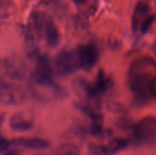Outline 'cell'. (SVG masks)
<instances>
[{
	"label": "cell",
	"mask_w": 156,
	"mask_h": 155,
	"mask_svg": "<svg viewBox=\"0 0 156 155\" xmlns=\"http://www.w3.org/2000/svg\"><path fill=\"white\" fill-rule=\"evenodd\" d=\"M28 41L42 38L49 47H56L60 40L59 31L52 18L45 13L36 12L31 16L27 28Z\"/></svg>",
	"instance_id": "7a4b0ae2"
},
{
	"label": "cell",
	"mask_w": 156,
	"mask_h": 155,
	"mask_svg": "<svg viewBox=\"0 0 156 155\" xmlns=\"http://www.w3.org/2000/svg\"><path fill=\"white\" fill-rule=\"evenodd\" d=\"M27 67L23 60L16 58H10L5 60L3 65V74L6 79L22 82L27 77Z\"/></svg>",
	"instance_id": "ba28073f"
},
{
	"label": "cell",
	"mask_w": 156,
	"mask_h": 155,
	"mask_svg": "<svg viewBox=\"0 0 156 155\" xmlns=\"http://www.w3.org/2000/svg\"><path fill=\"white\" fill-rule=\"evenodd\" d=\"M55 155H80V153L76 146L72 144H63L56 150Z\"/></svg>",
	"instance_id": "4fadbf2b"
},
{
	"label": "cell",
	"mask_w": 156,
	"mask_h": 155,
	"mask_svg": "<svg viewBox=\"0 0 156 155\" xmlns=\"http://www.w3.org/2000/svg\"><path fill=\"white\" fill-rule=\"evenodd\" d=\"M154 20V16L151 13L149 5L144 1L138 2L134 7L132 18L133 31L135 34H145L149 30Z\"/></svg>",
	"instance_id": "5b68a950"
},
{
	"label": "cell",
	"mask_w": 156,
	"mask_h": 155,
	"mask_svg": "<svg viewBox=\"0 0 156 155\" xmlns=\"http://www.w3.org/2000/svg\"><path fill=\"white\" fill-rule=\"evenodd\" d=\"M133 137L139 143H148L156 138V117L148 116L133 127Z\"/></svg>",
	"instance_id": "52a82bcc"
},
{
	"label": "cell",
	"mask_w": 156,
	"mask_h": 155,
	"mask_svg": "<svg viewBox=\"0 0 156 155\" xmlns=\"http://www.w3.org/2000/svg\"><path fill=\"white\" fill-rule=\"evenodd\" d=\"M4 155H19V153H16V152H14V151H8Z\"/></svg>",
	"instance_id": "e0dca14e"
},
{
	"label": "cell",
	"mask_w": 156,
	"mask_h": 155,
	"mask_svg": "<svg viewBox=\"0 0 156 155\" xmlns=\"http://www.w3.org/2000/svg\"><path fill=\"white\" fill-rule=\"evenodd\" d=\"M153 50H154V54H155V55H156V42H155V44L154 45V47H153Z\"/></svg>",
	"instance_id": "ac0fdd59"
},
{
	"label": "cell",
	"mask_w": 156,
	"mask_h": 155,
	"mask_svg": "<svg viewBox=\"0 0 156 155\" xmlns=\"http://www.w3.org/2000/svg\"><path fill=\"white\" fill-rule=\"evenodd\" d=\"M73 1L77 5H88L91 0H71Z\"/></svg>",
	"instance_id": "2e32d148"
},
{
	"label": "cell",
	"mask_w": 156,
	"mask_h": 155,
	"mask_svg": "<svg viewBox=\"0 0 156 155\" xmlns=\"http://www.w3.org/2000/svg\"><path fill=\"white\" fill-rule=\"evenodd\" d=\"M77 53L81 69L90 70L98 62L99 50L93 44L81 45L77 48Z\"/></svg>",
	"instance_id": "9c48e42d"
},
{
	"label": "cell",
	"mask_w": 156,
	"mask_h": 155,
	"mask_svg": "<svg viewBox=\"0 0 156 155\" xmlns=\"http://www.w3.org/2000/svg\"><path fill=\"white\" fill-rule=\"evenodd\" d=\"M12 144L16 146H21L26 149L30 150H44L50 146V143L41 138H23V139H17L11 143Z\"/></svg>",
	"instance_id": "7c38bea8"
},
{
	"label": "cell",
	"mask_w": 156,
	"mask_h": 155,
	"mask_svg": "<svg viewBox=\"0 0 156 155\" xmlns=\"http://www.w3.org/2000/svg\"><path fill=\"white\" fill-rule=\"evenodd\" d=\"M9 126L15 132H27L33 128L34 122L28 113L18 112L10 118Z\"/></svg>",
	"instance_id": "8fae6325"
},
{
	"label": "cell",
	"mask_w": 156,
	"mask_h": 155,
	"mask_svg": "<svg viewBox=\"0 0 156 155\" xmlns=\"http://www.w3.org/2000/svg\"><path fill=\"white\" fill-rule=\"evenodd\" d=\"M127 144H128L127 141H125L123 139H115L110 143L108 150L110 152H116V151L124 149L127 146Z\"/></svg>",
	"instance_id": "5bb4252c"
},
{
	"label": "cell",
	"mask_w": 156,
	"mask_h": 155,
	"mask_svg": "<svg viewBox=\"0 0 156 155\" xmlns=\"http://www.w3.org/2000/svg\"><path fill=\"white\" fill-rule=\"evenodd\" d=\"M36 63L31 74L33 82L32 90L34 93L40 90H57V87L53 81V70L50 61L44 55H36Z\"/></svg>",
	"instance_id": "3957f363"
},
{
	"label": "cell",
	"mask_w": 156,
	"mask_h": 155,
	"mask_svg": "<svg viewBox=\"0 0 156 155\" xmlns=\"http://www.w3.org/2000/svg\"><path fill=\"white\" fill-rule=\"evenodd\" d=\"M54 67L57 73L61 76L70 75L77 70L81 69L77 49L60 51L56 56Z\"/></svg>",
	"instance_id": "8992f818"
},
{
	"label": "cell",
	"mask_w": 156,
	"mask_h": 155,
	"mask_svg": "<svg viewBox=\"0 0 156 155\" xmlns=\"http://www.w3.org/2000/svg\"><path fill=\"white\" fill-rule=\"evenodd\" d=\"M128 85L137 103L144 105L155 100V61L149 58L133 61L128 72Z\"/></svg>",
	"instance_id": "6da1fadb"
},
{
	"label": "cell",
	"mask_w": 156,
	"mask_h": 155,
	"mask_svg": "<svg viewBox=\"0 0 156 155\" xmlns=\"http://www.w3.org/2000/svg\"><path fill=\"white\" fill-rule=\"evenodd\" d=\"M2 122H3V116L0 117V126L2 124ZM11 142H9L8 140H6L5 138H4L1 133H0V153L2 152H6L8 150V148L10 147L11 145Z\"/></svg>",
	"instance_id": "9a60e30c"
},
{
	"label": "cell",
	"mask_w": 156,
	"mask_h": 155,
	"mask_svg": "<svg viewBox=\"0 0 156 155\" xmlns=\"http://www.w3.org/2000/svg\"><path fill=\"white\" fill-rule=\"evenodd\" d=\"M0 75V102L5 105L22 103L27 97V91L20 84Z\"/></svg>",
	"instance_id": "277c9868"
},
{
	"label": "cell",
	"mask_w": 156,
	"mask_h": 155,
	"mask_svg": "<svg viewBox=\"0 0 156 155\" xmlns=\"http://www.w3.org/2000/svg\"><path fill=\"white\" fill-rule=\"evenodd\" d=\"M111 85L112 82L110 79L102 71H101L98 74L95 80L92 83L87 84L84 87V90L88 97H90V99L97 100L101 98L107 91V90L111 87Z\"/></svg>",
	"instance_id": "30bf717a"
}]
</instances>
